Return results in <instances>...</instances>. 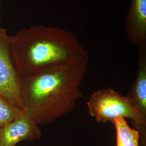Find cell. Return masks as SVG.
Listing matches in <instances>:
<instances>
[{"label":"cell","instance_id":"1","mask_svg":"<svg viewBox=\"0 0 146 146\" xmlns=\"http://www.w3.org/2000/svg\"><path fill=\"white\" fill-rule=\"evenodd\" d=\"M89 58L29 77H21L23 110L38 125L52 123L72 111L82 96Z\"/></svg>","mask_w":146,"mask_h":146},{"label":"cell","instance_id":"2","mask_svg":"<svg viewBox=\"0 0 146 146\" xmlns=\"http://www.w3.org/2000/svg\"><path fill=\"white\" fill-rule=\"evenodd\" d=\"M9 42L13 61L21 77L89 58L74 34L57 27L38 25L23 28L9 36Z\"/></svg>","mask_w":146,"mask_h":146},{"label":"cell","instance_id":"3","mask_svg":"<svg viewBox=\"0 0 146 146\" xmlns=\"http://www.w3.org/2000/svg\"><path fill=\"white\" fill-rule=\"evenodd\" d=\"M90 115L97 122H113L115 119L131 121L140 134V146H146V117L131 98L123 96L111 88L94 92L87 102Z\"/></svg>","mask_w":146,"mask_h":146},{"label":"cell","instance_id":"4","mask_svg":"<svg viewBox=\"0 0 146 146\" xmlns=\"http://www.w3.org/2000/svg\"><path fill=\"white\" fill-rule=\"evenodd\" d=\"M0 95L14 106L23 109L21 76L13 61L9 36L2 28L0 29Z\"/></svg>","mask_w":146,"mask_h":146},{"label":"cell","instance_id":"5","mask_svg":"<svg viewBox=\"0 0 146 146\" xmlns=\"http://www.w3.org/2000/svg\"><path fill=\"white\" fill-rule=\"evenodd\" d=\"M41 135L39 125L23 110L15 119L0 127V146H15L23 141L33 142Z\"/></svg>","mask_w":146,"mask_h":146},{"label":"cell","instance_id":"6","mask_svg":"<svg viewBox=\"0 0 146 146\" xmlns=\"http://www.w3.org/2000/svg\"><path fill=\"white\" fill-rule=\"evenodd\" d=\"M125 29L131 44L139 46L146 43V0H131Z\"/></svg>","mask_w":146,"mask_h":146},{"label":"cell","instance_id":"7","mask_svg":"<svg viewBox=\"0 0 146 146\" xmlns=\"http://www.w3.org/2000/svg\"><path fill=\"white\" fill-rule=\"evenodd\" d=\"M139 66L136 78L127 95L146 117V43L139 46Z\"/></svg>","mask_w":146,"mask_h":146},{"label":"cell","instance_id":"8","mask_svg":"<svg viewBox=\"0 0 146 146\" xmlns=\"http://www.w3.org/2000/svg\"><path fill=\"white\" fill-rule=\"evenodd\" d=\"M116 133V146H140V134L131 128L123 118H117L112 122Z\"/></svg>","mask_w":146,"mask_h":146},{"label":"cell","instance_id":"9","mask_svg":"<svg viewBox=\"0 0 146 146\" xmlns=\"http://www.w3.org/2000/svg\"><path fill=\"white\" fill-rule=\"evenodd\" d=\"M23 110L11 104L0 95V127L15 119L21 114Z\"/></svg>","mask_w":146,"mask_h":146},{"label":"cell","instance_id":"10","mask_svg":"<svg viewBox=\"0 0 146 146\" xmlns=\"http://www.w3.org/2000/svg\"><path fill=\"white\" fill-rule=\"evenodd\" d=\"M1 22H2V14L0 11V29L1 28Z\"/></svg>","mask_w":146,"mask_h":146},{"label":"cell","instance_id":"11","mask_svg":"<svg viewBox=\"0 0 146 146\" xmlns=\"http://www.w3.org/2000/svg\"><path fill=\"white\" fill-rule=\"evenodd\" d=\"M2 2V0H0V5H1Z\"/></svg>","mask_w":146,"mask_h":146}]
</instances>
